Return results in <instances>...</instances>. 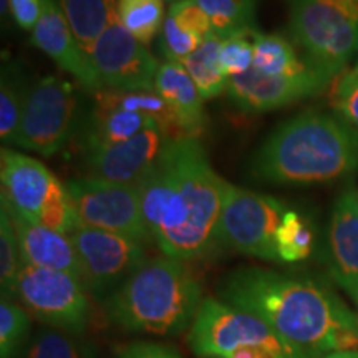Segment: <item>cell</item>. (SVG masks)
<instances>
[{
  "label": "cell",
  "mask_w": 358,
  "mask_h": 358,
  "mask_svg": "<svg viewBox=\"0 0 358 358\" xmlns=\"http://www.w3.org/2000/svg\"><path fill=\"white\" fill-rule=\"evenodd\" d=\"M226 182L196 136L173 138L156 166L138 182L151 241L164 256L192 261L219 245Z\"/></svg>",
  "instance_id": "1"
},
{
  "label": "cell",
  "mask_w": 358,
  "mask_h": 358,
  "mask_svg": "<svg viewBox=\"0 0 358 358\" xmlns=\"http://www.w3.org/2000/svg\"><path fill=\"white\" fill-rule=\"evenodd\" d=\"M219 294L222 302L271 325L302 358L358 350V315L320 282L243 267L226 277Z\"/></svg>",
  "instance_id": "2"
},
{
  "label": "cell",
  "mask_w": 358,
  "mask_h": 358,
  "mask_svg": "<svg viewBox=\"0 0 358 358\" xmlns=\"http://www.w3.org/2000/svg\"><path fill=\"white\" fill-rule=\"evenodd\" d=\"M262 182L308 186L358 171V131L337 113L306 111L264 141L250 163Z\"/></svg>",
  "instance_id": "3"
},
{
  "label": "cell",
  "mask_w": 358,
  "mask_h": 358,
  "mask_svg": "<svg viewBox=\"0 0 358 358\" xmlns=\"http://www.w3.org/2000/svg\"><path fill=\"white\" fill-rule=\"evenodd\" d=\"M201 302V284L185 261L161 256L146 259L103 307L124 332L171 337L189 330Z\"/></svg>",
  "instance_id": "4"
},
{
  "label": "cell",
  "mask_w": 358,
  "mask_h": 358,
  "mask_svg": "<svg viewBox=\"0 0 358 358\" xmlns=\"http://www.w3.org/2000/svg\"><path fill=\"white\" fill-rule=\"evenodd\" d=\"M289 30L307 64L334 80L358 55V0H289Z\"/></svg>",
  "instance_id": "5"
},
{
  "label": "cell",
  "mask_w": 358,
  "mask_h": 358,
  "mask_svg": "<svg viewBox=\"0 0 358 358\" xmlns=\"http://www.w3.org/2000/svg\"><path fill=\"white\" fill-rule=\"evenodd\" d=\"M2 204L29 221L71 236L80 222L66 185L30 156L2 150L0 156Z\"/></svg>",
  "instance_id": "6"
},
{
  "label": "cell",
  "mask_w": 358,
  "mask_h": 358,
  "mask_svg": "<svg viewBox=\"0 0 358 358\" xmlns=\"http://www.w3.org/2000/svg\"><path fill=\"white\" fill-rule=\"evenodd\" d=\"M187 343L201 358H226L249 345L264 347L284 358H302L262 319L213 297L201 302L187 330Z\"/></svg>",
  "instance_id": "7"
},
{
  "label": "cell",
  "mask_w": 358,
  "mask_h": 358,
  "mask_svg": "<svg viewBox=\"0 0 358 358\" xmlns=\"http://www.w3.org/2000/svg\"><path fill=\"white\" fill-rule=\"evenodd\" d=\"M82 111L77 90L60 77H45L29 87L15 145L53 156L77 136Z\"/></svg>",
  "instance_id": "8"
},
{
  "label": "cell",
  "mask_w": 358,
  "mask_h": 358,
  "mask_svg": "<svg viewBox=\"0 0 358 358\" xmlns=\"http://www.w3.org/2000/svg\"><path fill=\"white\" fill-rule=\"evenodd\" d=\"M285 213L282 201L229 185L219 222V245L264 261H280L275 236Z\"/></svg>",
  "instance_id": "9"
},
{
  "label": "cell",
  "mask_w": 358,
  "mask_h": 358,
  "mask_svg": "<svg viewBox=\"0 0 358 358\" xmlns=\"http://www.w3.org/2000/svg\"><path fill=\"white\" fill-rule=\"evenodd\" d=\"M80 227L108 231L131 239L151 241L141 211L138 185H122L96 178H78L66 182Z\"/></svg>",
  "instance_id": "10"
},
{
  "label": "cell",
  "mask_w": 358,
  "mask_h": 358,
  "mask_svg": "<svg viewBox=\"0 0 358 358\" xmlns=\"http://www.w3.org/2000/svg\"><path fill=\"white\" fill-rule=\"evenodd\" d=\"M17 299L30 315L52 329L82 335L88 324L87 289L65 272L24 264Z\"/></svg>",
  "instance_id": "11"
},
{
  "label": "cell",
  "mask_w": 358,
  "mask_h": 358,
  "mask_svg": "<svg viewBox=\"0 0 358 358\" xmlns=\"http://www.w3.org/2000/svg\"><path fill=\"white\" fill-rule=\"evenodd\" d=\"M87 292L105 302L146 261L145 244L115 232L78 227L71 234Z\"/></svg>",
  "instance_id": "12"
},
{
  "label": "cell",
  "mask_w": 358,
  "mask_h": 358,
  "mask_svg": "<svg viewBox=\"0 0 358 358\" xmlns=\"http://www.w3.org/2000/svg\"><path fill=\"white\" fill-rule=\"evenodd\" d=\"M103 88L155 90L159 66L145 43L116 19L88 53Z\"/></svg>",
  "instance_id": "13"
},
{
  "label": "cell",
  "mask_w": 358,
  "mask_h": 358,
  "mask_svg": "<svg viewBox=\"0 0 358 358\" xmlns=\"http://www.w3.org/2000/svg\"><path fill=\"white\" fill-rule=\"evenodd\" d=\"M173 138L161 127L148 128L131 140L83 150L90 178L138 185L156 166Z\"/></svg>",
  "instance_id": "14"
},
{
  "label": "cell",
  "mask_w": 358,
  "mask_h": 358,
  "mask_svg": "<svg viewBox=\"0 0 358 358\" xmlns=\"http://www.w3.org/2000/svg\"><path fill=\"white\" fill-rule=\"evenodd\" d=\"M332 80L313 66L297 77H274L250 69L248 73L229 80L227 93L237 108L249 113H262L317 95Z\"/></svg>",
  "instance_id": "15"
},
{
  "label": "cell",
  "mask_w": 358,
  "mask_h": 358,
  "mask_svg": "<svg viewBox=\"0 0 358 358\" xmlns=\"http://www.w3.org/2000/svg\"><path fill=\"white\" fill-rule=\"evenodd\" d=\"M30 42L45 55L50 57L62 70L73 75L88 92L93 93L103 88L95 66L90 62L87 53L80 48L55 0H42V15L32 30Z\"/></svg>",
  "instance_id": "16"
},
{
  "label": "cell",
  "mask_w": 358,
  "mask_h": 358,
  "mask_svg": "<svg viewBox=\"0 0 358 358\" xmlns=\"http://www.w3.org/2000/svg\"><path fill=\"white\" fill-rule=\"evenodd\" d=\"M329 262L335 282L358 301V191L348 187L335 201L329 224Z\"/></svg>",
  "instance_id": "17"
},
{
  "label": "cell",
  "mask_w": 358,
  "mask_h": 358,
  "mask_svg": "<svg viewBox=\"0 0 358 358\" xmlns=\"http://www.w3.org/2000/svg\"><path fill=\"white\" fill-rule=\"evenodd\" d=\"M2 208L12 219L25 264L65 272L82 282L85 287L82 264H80L77 248H75L71 236L62 234V232L48 229L42 224L29 221L19 213L7 208L6 204H2Z\"/></svg>",
  "instance_id": "18"
},
{
  "label": "cell",
  "mask_w": 358,
  "mask_h": 358,
  "mask_svg": "<svg viewBox=\"0 0 358 358\" xmlns=\"http://www.w3.org/2000/svg\"><path fill=\"white\" fill-rule=\"evenodd\" d=\"M155 90L168 105L178 138L199 136L204 129V98L185 66L163 64L156 75Z\"/></svg>",
  "instance_id": "19"
},
{
  "label": "cell",
  "mask_w": 358,
  "mask_h": 358,
  "mask_svg": "<svg viewBox=\"0 0 358 358\" xmlns=\"http://www.w3.org/2000/svg\"><path fill=\"white\" fill-rule=\"evenodd\" d=\"M161 127L155 118L133 111L113 108L93 100L87 113H82L78 127L80 150L108 146L131 140L148 128Z\"/></svg>",
  "instance_id": "20"
},
{
  "label": "cell",
  "mask_w": 358,
  "mask_h": 358,
  "mask_svg": "<svg viewBox=\"0 0 358 358\" xmlns=\"http://www.w3.org/2000/svg\"><path fill=\"white\" fill-rule=\"evenodd\" d=\"M80 48L90 53L100 35L118 19V0H55Z\"/></svg>",
  "instance_id": "21"
},
{
  "label": "cell",
  "mask_w": 358,
  "mask_h": 358,
  "mask_svg": "<svg viewBox=\"0 0 358 358\" xmlns=\"http://www.w3.org/2000/svg\"><path fill=\"white\" fill-rule=\"evenodd\" d=\"M221 45L222 38L216 34L206 37L198 48L189 57L182 60V66L189 73L192 82L201 92L204 100L219 96L227 92L229 87V77L221 65Z\"/></svg>",
  "instance_id": "22"
},
{
  "label": "cell",
  "mask_w": 358,
  "mask_h": 358,
  "mask_svg": "<svg viewBox=\"0 0 358 358\" xmlns=\"http://www.w3.org/2000/svg\"><path fill=\"white\" fill-rule=\"evenodd\" d=\"M254 65L252 69L274 77H297L312 69L295 53L292 43L280 35L252 34Z\"/></svg>",
  "instance_id": "23"
},
{
  "label": "cell",
  "mask_w": 358,
  "mask_h": 358,
  "mask_svg": "<svg viewBox=\"0 0 358 358\" xmlns=\"http://www.w3.org/2000/svg\"><path fill=\"white\" fill-rule=\"evenodd\" d=\"M211 19L213 32L221 38L252 32L257 0H194Z\"/></svg>",
  "instance_id": "24"
},
{
  "label": "cell",
  "mask_w": 358,
  "mask_h": 358,
  "mask_svg": "<svg viewBox=\"0 0 358 358\" xmlns=\"http://www.w3.org/2000/svg\"><path fill=\"white\" fill-rule=\"evenodd\" d=\"M22 358H95V348L77 334L48 327L30 335Z\"/></svg>",
  "instance_id": "25"
},
{
  "label": "cell",
  "mask_w": 358,
  "mask_h": 358,
  "mask_svg": "<svg viewBox=\"0 0 358 358\" xmlns=\"http://www.w3.org/2000/svg\"><path fill=\"white\" fill-rule=\"evenodd\" d=\"M29 88L15 65L6 64L0 78V138L6 145H15Z\"/></svg>",
  "instance_id": "26"
},
{
  "label": "cell",
  "mask_w": 358,
  "mask_h": 358,
  "mask_svg": "<svg viewBox=\"0 0 358 358\" xmlns=\"http://www.w3.org/2000/svg\"><path fill=\"white\" fill-rule=\"evenodd\" d=\"M118 20L141 43H151L166 20L164 0H118Z\"/></svg>",
  "instance_id": "27"
},
{
  "label": "cell",
  "mask_w": 358,
  "mask_h": 358,
  "mask_svg": "<svg viewBox=\"0 0 358 358\" xmlns=\"http://www.w3.org/2000/svg\"><path fill=\"white\" fill-rule=\"evenodd\" d=\"M24 257L19 244V237L13 229L12 219L6 209H0V285H2V299L13 301L17 299V282Z\"/></svg>",
  "instance_id": "28"
},
{
  "label": "cell",
  "mask_w": 358,
  "mask_h": 358,
  "mask_svg": "<svg viewBox=\"0 0 358 358\" xmlns=\"http://www.w3.org/2000/svg\"><path fill=\"white\" fill-rule=\"evenodd\" d=\"M275 244L280 261H303L310 256L313 248V231L310 224L299 213L287 211L277 231Z\"/></svg>",
  "instance_id": "29"
},
{
  "label": "cell",
  "mask_w": 358,
  "mask_h": 358,
  "mask_svg": "<svg viewBox=\"0 0 358 358\" xmlns=\"http://www.w3.org/2000/svg\"><path fill=\"white\" fill-rule=\"evenodd\" d=\"M30 338V317L24 307L2 299L0 303V358H15Z\"/></svg>",
  "instance_id": "30"
},
{
  "label": "cell",
  "mask_w": 358,
  "mask_h": 358,
  "mask_svg": "<svg viewBox=\"0 0 358 358\" xmlns=\"http://www.w3.org/2000/svg\"><path fill=\"white\" fill-rule=\"evenodd\" d=\"M252 32L237 34L232 37L222 38L221 45V65L229 78L239 77V75L248 73L254 65V45H252Z\"/></svg>",
  "instance_id": "31"
},
{
  "label": "cell",
  "mask_w": 358,
  "mask_h": 358,
  "mask_svg": "<svg viewBox=\"0 0 358 358\" xmlns=\"http://www.w3.org/2000/svg\"><path fill=\"white\" fill-rule=\"evenodd\" d=\"M201 42L203 40L181 29L178 22L168 13L159 34V50L166 58V62L181 65L182 60L199 47Z\"/></svg>",
  "instance_id": "32"
},
{
  "label": "cell",
  "mask_w": 358,
  "mask_h": 358,
  "mask_svg": "<svg viewBox=\"0 0 358 358\" xmlns=\"http://www.w3.org/2000/svg\"><path fill=\"white\" fill-rule=\"evenodd\" d=\"M332 105L338 116L358 131V73H342L332 93Z\"/></svg>",
  "instance_id": "33"
},
{
  "label": "cell",
  "mask_w": 358,
  "mask_h": 358,
  "mask_svg": "<svg viewBox=\"0 0 358 358\" xmlns=\"http://www.w3.org/2000/svg\"><path fill=\"white\" fill-rule=\"evenodd\" d=\"M168 13L178 22V25L181 29L196 35L201 40H204L206 37L214 34L211 19H209L208 13L194 0H179V2H174L169 7Z\"/></svg>",
  "instance_id": "34"
},
{
  "label": "cell",
  "mask_w": 358,
  "mask_h": 358,
  "mask_svg": "<svg viewBox=\"0 0 358 358\" xmlns=\"http://www.w3.org/2000/svg\"><path fill=\"white\" fill-rule=\"evenodd\" d=\"M10 15L24 30H34L42 15V0H10Z\"/></svg>",
  "instance_id": "35"
},
{
  "label": "cell",
  "mask_w": 358,
  "mask_h": 358,
  "mask_svg": "<svg viewBox=\"0 0 358 358\" xmlns=\"http://www.w3.org/2000/svg\"><path fill=\"white\" fill-rule=\"evenodd\" d=\"M118 358H182L176 348L153 342H136L123 348Z\"/></svg>",
  "instance_id": "36"
},
{
  "label": "cell",
  "mask_w": 358,
  "mask_h": 358,
  "mask_svg": "<svg viewBox=\"0 0 358 358\" xmlns=\"http://www.w3.org/2000/svg\"><path fill=\"white\" fill-rule=\"evenodd\" d=\"M226 358H284V357L277 355V353L267 350V348L264 347L249 345V347L237 348V350L232 352L231 355H227Z\"/></svg>",
  "instance_id": "37"
},
{
  "label": "cell",
  "mask_w": 358,
  "mask_h": 358,
  "mask_svg": "<svg viewBox=\"0 0 358 358\" xmlns=\"http://www.w3.org/2000/svg\"><path fill=\"white\" fill-rule=\"evenodd\" d=\"M324 358H358V350H347V352H334Z\"/></svg>",
  "instance_id": "38"
},
{
  "label": "cell",
  "mask_w": 358,
  "mask_h": 358,
  "mask_svg": "<svg viewBox=\"0 0 358 358\" xmlns=\"http://www.w3.org/2000/svg\"><path fill=\"white\" fill-rule=\"evenodd\" d=\"M10 12V0H0V13L2 19H6V13Z\"/></svg>",
  "instance_id": "39"
},
{
  "label": "cell",
  "mask_w": 358,
  "mask_h": 358,
  "mask_svg": "<svg viewBox=\"0 0 358 358\" xmlns=\"http://www.w3.org/2000/svg\"><path fill=\"white\" fill-rule=\"evenodd\" d=\"M168 2H171V3H174V2H179V0H168Z\"/></svg>",
  "instance_id": "40"
},
{
  "label": "cell",
  "mask_w": 358,
  "mask_h": 358,
  "mask_svg": "<svg viewBox=\"0 0 358 358\" xmlns=\"http://www.w3.org/2000/svg\"><path fill=\"white\" fill-rule=\"evenodd\" d=\"M353 70H355V71H357V73H358V64H357V66H355V69H353Z\"/></svg>",
  "instance_id": "41"
},
{
  "label": "cell",
  "mask_w": 358,
  "mask_h": 358,
  "mask_svg": "<svg viewBox=\"0 0 358 358\" xmlns=\"http://www.w3.org/2000/svg\"><path fill=\"white\" fill-rule=\"evenodd\" d=\"M357 306H358V301H357Z\"/></svg>",
  "instance_id": "42"
}]
</instances>
